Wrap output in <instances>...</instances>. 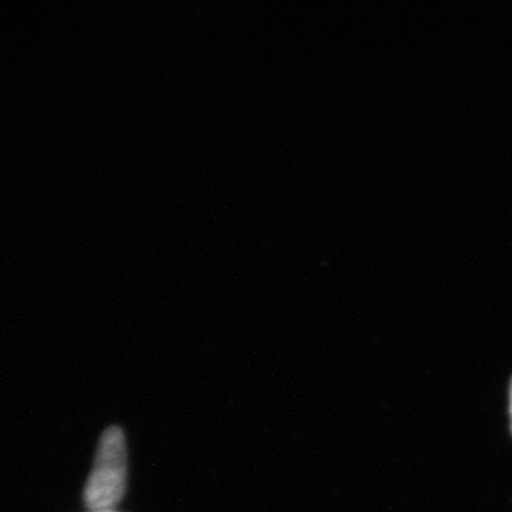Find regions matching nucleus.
I'll list each match as a JSON object with an SVG mask.
<instances>
[{
  "label": "nucleus",
  "instance_id": "obj_1",
  "mask_svg": "<svg viewBox=\"0 0 512 512\" xmlns=\"http://www.w3.org/2000/svg\"><path fill=\"white\" fill-rule=\"evenodd\" d=\"M127 446L123 430L110 427L101 434L93 471L84 488V503L90 510L107 511L126 493Z\"/></svg>",
  "mask_w": 512,
  "mask_h": 512
},
{
  "label": "nucleus",
  "instance_id": "obj_2",
  "mask_svg": "<svg viewBox=\"0 0 512 512\" xmlns=\"http://www.w3.org/2000/svg\"><path fill=\"white\" fill-rule=\"evenodd\" d=\"M510 413H511V426H512V382H511V390H510Z\"/></svg>",
  "mask_w": 512,
  "mask_h": 512
},
{
  "label": "nucleus",
  "instance_id": "obj_3",
  "mask_svg": "<svg viewBox=\"0 0 512 512\" xmlns=\"http://www.w3.org/2000/svg\"><path fill=\"white\" fill-rule=\"evenodd\" d=\"M94 512H114V511L107 510V511H94Z\"/></svg>",
  "mask_w": 512,
  "mask_h": 512
}]
</instances>
